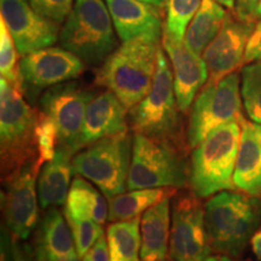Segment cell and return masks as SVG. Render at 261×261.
<instances>
[{
    "mask_svg": "<svg viewBox=\"0 0 261 261\" xmlns=\"http://www.w3.org/2000/svg\"><path fill=\"white\" fill-rule=\"evenodd\" d=\"M260 0H234V15L241 21L255 22Z\"/></svg>",
    "mask_w": 261,
    "mask_h": 261,
    "instance_id": "cell-34",
    "label": "cell"
},
{
    "mask_svg": "<svg viewBox=\"0 0 261 261\" xmlns=\"http://www.w3.org/2000/svg\"><path fill=\"white\" fill-rule=\"evenodd\" d=\"M39 110L33 109L8 80H0V161L3 180L38 160Z\"/></svg>",
    "mask_w": 261,
    "mask_h": 261,
    "instance_id": "cell-5",
    "label": "cell"
},
{
    "mask_svg": "<svg viewBox=\"0 0 261 261\" xmlns=\"http://www.w3.org/2000/svg\"><path fill=\"white\" fill-rule=\"evenodd\" d=\"M187 154L172 143L135 133L127 190L187 187Z\"/></svg>",
    "mask_w": 261,
    "mask_h": 261,
    "instance_id": "cell-7",
    "label": "cell"
},
{
    "mask_svg": "<svg viewBox=\"0 0 261 261\" xmlns=\"http://www.w3.org/2000/svg\"><path fill=\"white\" fill-rule=\"evenodd\" d=\"M217 3H219L220 5H223L230 11H234V0H215Z\"/></svg>",
    "mask_w": 261,
    "mask_h": 261,
    "instance_id": "cell-40",
    "label": "cell"
},
{
    "mask_svg": "<svg viewBox=\"0 0 261 261\" xmlns=\"http://www.w3.org/2000/svg\"><path fill=\"white\" fill-rule=\"evenodd\" d=\"M19 70L23 92L25 87L39 91L77 77L84 71V63L65 48L46 47L22 57Z\"/></svg>",
    "mask_w": 261,
    "mask_h": 261,
    "instance_id": "cell-15",
    "label": "cell"
},
{
    "mask_svg": "<svg viewBox=\"0 0 261 261\" xmlns=\"http://www.w3.org/2000/svg\"><path fill=\"white\" fill-rule=\"evenodd\" d=\"M73 152L58 146L54 159L45 163L39 175L38 197L42 210L65 204L70 189Z\"/></svg>",
    "mask_w": 261,
    "mask_h": 261,
    "instance_id": "cell-20",
    "label": "cell"
},
{
    "mask_svg": "<svg viewBox=\"0 0 261 261\" xmlns=\"http://www.w3.org/2000/svg\"><path fill=\"white\" fill-rule=\"evenodd\" d=\"M257 17H260V18H261V0H260L259 8H257Z\"/></svg>",
    "mask_w": 261,
    "mask_h": 261,
    "instance_id": "cell-44",
    "label": "cell"
},
{
    "mask_svg": "<svg viewBox=\"0 0 261 261\" xmlns=\"http://www.w3.org/2000/svg\"><path fill=\"white\" fill-rule=\"evenodd\" d=\"M194 192L175 194L172 202L169 256L174 261H203L213 252L205 227V211Z\"/></svg>",
    "mask_w": 261,
    "mask_h": 261,
    "instance_id": "cell-10",
    "label": "cell"
},
{
    "mask_svg": "<svg viewBox=\"0 0 261 261\" xmlns=\"http://www.w3.org/2000/svg\"><path fill=\"white\" fill-rule=\"evenodd\" d=\"M73 234L62 212L51 207L44 214L39 224L34 243V254L54 256H69L76 253Z\"/></svg>",
    "mask_w": 261,
    "mask_h": 261,
    "instance_id": "cell-22",
    "label": "cell"
},
{
    "mask_svg": "<svg viewBox=\"0 0 261 261\" xmlns=\"http://www.w3.org/2000/svg\"><path fill=\"white\" fill-rule=\"evenodd\" d=\"M83 261H110L109 247H108V241L104 234L98 238L97 242L85 254Z\"/></svg>",
    "mask_w": 261,
    "mask_h": 261,
    "instance_id": "cell-35",
    "label": "cell"
},
{
    "mask_svg": "<svg viewBox=\"0 0 261 261\" xmlns=\"http://www.w3.org/2000/svg\"><path fill=\"white\" fill-rule=\"evenodd\" d=\"M35 261H80L81 257L77 254H73L69 256H54L46 255V254H34L33 253Z\"/></svg>",
    "mask_w": 261,
    "mask_h": 261,
    "instance_id": "cell-37",
    "label": "cell"
},
{
    "mask_svg": "<svg viewBox=\"0 0 261 261\" xmlns=\"http://www.w3.org/2000/svg\"><path fill=\"white\" fill-rule=\"evenodd\" d=\"M126 110V107L110 91L93 97L85 114L81 133L83 148L107 137L127 132Z\"/></svg>",
    "mask_w": 261,
    "mask_h": 261,
    "instance_id": "cell-17",
    "label": "cell"
},
{
    "mask_svg": "<svg viewBox=\"0 0 261 261\" xmlns=\"http://www.w3.org/2000/svg\"><path fill=\"white\" fill-rule=\"evenodd\" d=\"M203 261H232L230 256L223 255V254H218V255H210L205 257Z\"/></svg>",
    "mask_w": 261,
    "mask_h": 261,
    "instance_id": "cell-39",
    "label": "cell"
},
{
    "mask_svg": "<svg viewBox=\"0 0 261 261\" xmlns=\"http://www.w3.org/2000/svg\"><path fill=\"white\" fill-rule=\"evenodd\" d=\"M140 2H144L148 3V4H152L155 6H159V8H162L167 3V0H140Z\"/></svg>",
    "mask_w": 261,
    "mask_h": 261,
    "instance_id": "cell-41",
    "label": "cell"
},
{
    "mask_svg": "<svg viewBox=\"0 0 261 261\" xmlns=\"http://www.w3.org/2000/svg\"><path fill=\"white\" fill-rule=\"evenodd\" d=\"M93 92L77 83L55 85L42 94L41 112L50 116L58 130V146L75 154L83 149L81 133L85 114Z\"/></svg>",
    "mask_w": 261,
    "mask_h": 261,
    "instance_id": "cell-11",
    "label": "cell"
},
{
    "mask_svg": "<svg viewBox=\"0 0 261 261\" xmlns=\"http://www.w3.org/2000/svg\"><path fill=\"white\" fill-rule=\"evenodd\" d=\"M39 14L62 23L73 10V0H29Z\"/></svg>",
    "mask_w": 261,
    "mask_h": 261,
    "instance_id": "cell-32",
    "label": "cell"
},
{
    "mask_svg": "<svg viewBox=\"0 0 261 261\" xmlns=\"http://www.w3.org/2000/svg\"><path fill=\"white\" fill-rule=\"evenodd\" d=\"M179 112L172 67L165 50L160 47L151 89L138 104L129 109L130 129L133 133L172 143L188 152L190 148Z\"/></svg>",
    "mask_w": 261,
    "mask_h": 261,
    "instance_id": "cell-3",
    "label": "cell"
},
{
    "mask_svg": "<svg viewBox=\"0 0 261 261\" xmlns=\"http://www.w3.org/2000/svg\"><path fill=\"white\" fill-rule=\"evenodd\" d=\"M64 215L75 219H92L103 225L109 215V204L102 194L83 178H75L71 182Z\"/></svg>",
    "mask_w": 261,
    "mask_h": 261,
    "instance_id": "cell-24",
    "label": "cell"
},
{
    "mask_svg": "<svg viewBox=\"0 0 261 261\" xmlns=\"http://www.w3.org/2000/svg\"><path fill=\"white\" fill-rule=\"evenodd\" d=\"M241 142L233 184L240 191L261 197V144L255 135L252 122L241 120Z\"/></svg>",
    "mask_w": 261,
    "mask_h": 261,
    "instance_id": "cell-19",
    "label": "cell"
},
{
    "mask_svg": "<svg viewBox=\"0 0 261 261\" xmlns=\"http://www.w3.org/2000/svg\"><path fill=\"white\" fill-rule=\"evenodd\" d=\"M208 240L214 252L241 256L261 223V200L246 192H218L204 205Z\"/></svg>",
    "mask_w": 261,
    "mask_h": 261,
    "instance_id": "cell-2",
    "label": "cell"
},
{
    "mask_svg": "<svg viewBox=\"0 0 261 261\" xmlns=\"http://www.w3.org/2000/svg\"><path fill=\"white\" fill-rule=\"evenodd\" d=\"M241 121L215 128L192 151L189 187L200 198L233 190V172L241 142Z\"/></svg>",
    "mask_w": 261,
    "mask_h": 261,
    "instance_id": "cell-4",
    "label": "cell"
},
{
    "mask_svg": "<svg viewBox=\"0 0 261 261\" xmlns=\"http://www.w3.org/2000/svg\"><path fill=\"white\" fill-rule=\"evenodd\" d=\"M158 261H174V260H173V259H172V257L168 255V256L163 257V259H161V260H158Z\"/></svg>",
    "mask_w": 261,
    "mask_h": 261,
    "instance_id": "cell-43",
    "label": "cell"
},
{
    "mask_svg": "<svg viewBox=\"0 0 261 261\" xmlns=\"http://www.w3.org/2000/svg\"><path fill=\"white\" fill-rule=\"evenodd\" d=\"M35 162L27 163L3 180L6 184L5 221L12 237L19 241L27 240L39 219L35 179L40 171Z\"/></svg>",
    "mask_w": 261,
    "mask_h": 261,
    "instance_id": "cell-13",
    "label": "cell"
},
{
    "mask_svg": "<svg viewBox=\"0 0 261 261\" xmlns=\"http://www.w3.org/2000/svg\"><path fill=\"white\" fill-rule=\"evenodd\" d=\"M240 83L237 71L217 83H205L190 109L187 128L189 148L195 149L219 126L243 119Z\"/></svg>",
    "mask_w": 261,
    "mask_h": 261,
    "instance_id": "cell-9",
    "label": "cell"
},
{
    "mask_svg": "<svg viewBox=\"0 0 261 261\" xmlns=\"http://www.w3.org/2000/svg\"><path fill=\"white\" fill-rule=\"evenodd\" d=\"M161 33H143L123 41L97 71L94 83L130 109L149 93L154 83Z\"/></svg>",
    "mask_w": 261,
    "mask_h": 261,
    "instance_id": "cell-1",
    "label": "cell"
},
{
    "mask_svg": "<svg viewBox=\"0 0 261 261\" xmlns=\"http://www.w3.org/2000/svg\"><path fill=\"white\" fill-rule=\"evenodd\" d=\"M227 12L215 0H202L185 33V44L200 56L223 27Z\"/></svg>",
    "mask_w": 261,
    "mask_h": 261,
    "instance_id": "cell-23",
    "label": "cell"
},
{
    "mask_svg": "<svg viewBox=\"0 0 261 261\" xmlns=\"http://www.w3.org/2000/svg\"><path fill=\"white\" fill-rule=\"evenodd\" d=\"M241 94L250 121L261 123V61L242 67Z\"/></svg>",
    "mask_w": 261,
    "mask_h": 261,
    "instance_id": "cell-27",
    "label": "cell"
},
{
    "mask_svg": "<svg viewBox=\"0 0 261 261\" xmlns=\"http://www.w3.org/2000/svg\"><path fill=\"white\" fill-rule=\"evenodd\" d=\"M0 12L22 57L57 41L60 23L35 11L29 0H0Z\"/></svg>",
    "mask_w": 261,
    "mask_h": 261,
    "instance_id": "cell-12",
    "label": "cell"
},
{
    "mask_svg": "<svg viewBox=\"0 0 261 261\" xmlns=\"http://www.w3.org/2000/svg\"><path fill=\"white\" fill-rule=\"evenodd\" d=\"M169 198L152 205L143 213L140 220L142 248L140 260L158 261L168 256L172 215Z\"/></svg>",
    "mask_w": 261,
    "mask_h": 261,
    "instance_id": "cell-21",
    "label": "cell"
},
{
    "mask_svg": "<svg viewBox=\"0 0 261 261\" xmlns=\"http://www.w3.org/2000/svg\"><path fill=\"white\" fill-rule=\"evenodd\" d=\"M19 240L14 238L12 241V260L14 261H34L28 248H22L18 243Z\"/></svg>",
    "mask_w": 261,
    "mask_h": 261,
    "instance_id": "cell-36",
    "label": "cell"
},
{
    "mask_svg": "<svg viewBox=\"0 0 261 261\" xmlns=\"http://www.w3.org/2000/svg\"><path fill=\"white\" fill-rule=\"evenodd\" d=\"M114 27L122 41L143 33H162V18L159 6L140 0H106Z\"/></svg>",
    "mask_w": 261,
    "mask_h": 261,
    "instance_id": "cell-18",
    "label": "cell"
},
{
    "mask_svg": "<svg viewBox=\"0 0 261 261\" xmlns=\"http://www.w3.org/2000/svg\"><path fill=\"white\" fill-rule=\"evenodd\" d=\"M132 149L133 136L128 130L99 139L74 156L73 171L112 198L127 190Z\"/></svg>",
    "mask_w": 261,
    "mask_h": 261,
    "instance_id": "cell-8",
    "label": "cell"
},
{
    "mask_svg": "<svg viewBox=\"0 0 261 261\" xmlns=\"http://www.w3.org/2000/svg\"><path fill=\"white\" fill-rule=\"evenodd\" d=\"M255 24L241 21L233 11L227 12L220 32L202 57L207 65L210 83H217L244 65L246 47Z\"/></svg>",
    "mask_w": 261,
    "mask_h": 261,
    "instance_id": "cell-14",
    "label": "cell"
},
{
    "mask_svg": "<svg viewBox=\"0 0 261 261\" xmlns=\"http://www.w3.org/2000/svg\"><path fill=\"white\" fill-rule=\"evenodd\" d=\"M112 21L103 0H75L61 31V45L87 64L104 63L117 45Z\"/></svg>",
    "mask_w": 261,
    "mask_h": 261,
    "instance_id": "cell-6",
    "label": "cell"
},
{
    "mask_svg": "<svg viewBox=\"0 0 261 261\" xmlns=\"http://www.w3.org/2000/svg\"><path fill=\"white\" fill-rule=\"evenodd\" d=\"M162 46L171 60L177 104L188 114L196 94L208 81V70L203 58L187 46L184 39H177L163 31Z\"/></svg>",
    "mask_w": 261,
    "mask_h": 261,
    "instance_id": "cell-16",
    "label": "cell"
},
{
    "mask_svg": "<svg viewBox=\"0 0 261 261\" xmlns=\"http://www.w3.org/2000/svg\"><path fill=\"white\" fill-rule=\"evenodd\" d=\"M175 194V188H152L130 190L128 194L114 196L109 198L108 219L113 223L135 219L150 207L171 198Z\"/></svg>",
    "mask_w": 261,
    "mask_h": 261,
    "instance_id": "cell-25",
    "label": "cell"
},
{
    "mask_svg": "<svg viewBox=\"0 0 261 261\" xmlns=\"http://www.w3.org/2000/svg\"><path fill=\"white\" fill-rule=\"evenodd\" d=\"M250 244H252V250L254 255L256 256L257 260L261 261V223L256 231L254 232L252 240H250Z\"/></svg>",
    "mask_w": 261,
    "mask_h": 261,
    "instance_id": "cell-38",
    "label": "cell"
},
{
    "mask_svg": "<svg viewBox=\"0 0 261 261\" xmlns=\"http://www.w3.org/2000/svg\"><path fill=\"white\" fill-rule=\"evenodd\" d=\"M65 219L69 224L77 255L83 259L98 238L103 236V228L92 219H75L69 215H65Z\"/></svg>",
    "mask_w": 261,
    "mask_h": 261,
    "instance_id": "cell-31",
    "label": "cell"
},
{
    "mask_svg": "<svg viewBox=\"0 0 261 261\" xmlns=\"http://www.w3.org/2000/svg\"><path fill=\"white\" fill-rule=\"evenodd\" d=\"M58 143V130L50 116L39 110V119L37 126V146L38 160L35 167L40 171L44 163L54 159L56 154V144Z\"/></svg>",
    "mask_w": 261,
    "mask_h": 261,
    "instance_id": "cell-30",
    "label": "cell"
},
{
    "mask_svg": "<svg viewBox=\"0 0 261 261\" xmlns=\"http://www.w3.org/2000/svg\"><path fill=\"white\" fill-rule=\"evenodd\" d=\"M253 125V128L255 130V135L257 137V139H259L260 144H261V123H255V122H252Z\"/></svg>",
    "mask_w": 261,
    "mask_h": 261,
    "instance_id": "cell-42",
    "label": "cell"
},
{
    "mask_svg": "<svg viewBox=\"0 0 261 261\" xmlns=\"http://www.w3.org/2000/svg\"><path fill=\"white\" fill-rule=\"evenodd\" d=\"M201 3L202 0H167V17L163 24V31L177 39H184L188 24Z\"/></svg>",
    "mask_w": 261,
    "mask_h": 261,
    "instance_id": "cell-29",
    "label": "cell"
},
{
    "mask_svg": "<svg viewBox=\"0 0 261 261\" xmlns=\"http://www.w3.org/2000/svg\"><path fill=\"white\" fill-rule=\"evenodd\" d=\"M18 51L5 22L0 21V73L15 89L23 93V80L18 63Z\"/></svg>",
    "mask_w": 261,
    "mask_h": 261,
    "instance_id": "cell-28",
    "label": "cell"
},
{
    "mask_svg": "<svg viewBox=\"0 0 261 261\" xmlns=\"http://www.w3.org/2000/svg\"><path fill=\"white\" fill-rule=\"evenodd\" d=\"M140 219L115 221L107 230L110 261H139L142 234L139 232Z\"/></svg>",
    "mask_w": 261,
    "mask_h": 261,
    "instance_id": "cell-26",
    "label": "cell"
},
{
    "mask_svg": "<svg viewBox=\"0 0 261 261\" xmlns=\"http://www.w3.org/2000/svg\"><path fill=\"white\" fill-rule=\"evenodd\" d=\"M261 61V19L255 24V28L248 40L246 54H244V64Z\"/></svg>",
    "mask_w": 261,
    "mask_h": 261,
    "instance_id": "cell-33",
    "label": "cell"
}]
</instances>
